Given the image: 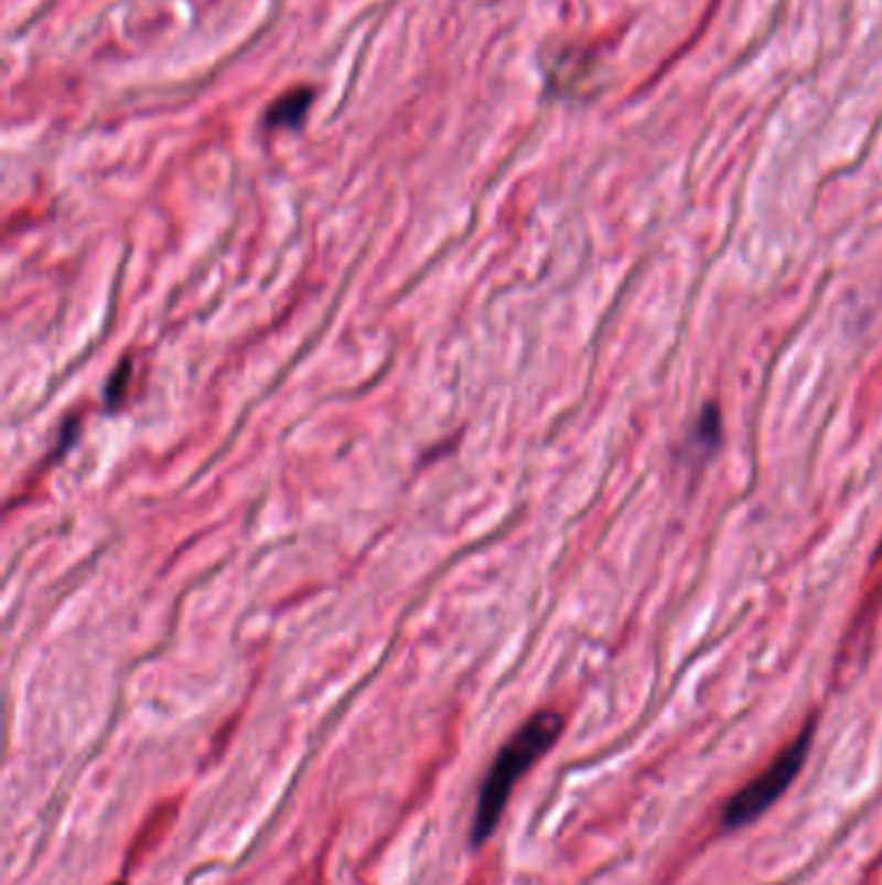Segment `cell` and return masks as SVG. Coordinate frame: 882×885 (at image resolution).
<instances>
[{
	"label": "cell",
	"mask_w": 882,
	"mask_h": 885,
	"mask_svg": "<svg viewBox=\"0 0 882 885\" xmlns=\"http://www.w3.org/2000/svg\"><path fill=\"white\" fill-rule=\"evenodd\" d=\"M880 554H882V544H880Z\"/></svg>",
	"instance_id": "obj_6"
},
{
	"label": "cell",
	"mask_w": 882,
	"mask_h": 885,
	"mask_svg": "<svg viewBox=\"0 0 882 885\" xmlns=\"http://www.w3.org/2000/svg\"><path fill=\"white\" fill-rule=\"evenodd\" d=\"M562 731L564 717L557 710H541L534 717H528L510 735V740L499 748L487 777H484L480 798H476L474 819H471L469 844L474 850H480L495 834L515 785L534 769V764L541 761L555 748Z\"/></svg>",
	"instance_id": "obj_1"
},
{
	"label": "cell",
	"mask_w": 882,
	"mask_h": 885,
	"mask_svg": "<svg viewBox=\"0 0 882 885\" xmlns=\"http://www.w3.org/2000/svg\"><path fill=\"white\" fill-rule=\"evenodd\" d=\"M311 99H313V92L305 86L282 94L280 99L267 109L265 125L272 127V130H290V127H301V122L311 109Z\"/></svg>",
	"instance_id": "obj_3"
},
{
	"label": "cell",
	"mask_w": 882,
	"mask_h": 885,
	"mask_svg": "<svg viewBox=\"0 0 882 885\" xmlns=\"http://www.w3.org/2000/svg\"><path fill=\"white\" fill-rule=\"evenodd\" d=\"M810 740H813V725H807L759 777H753L743 790L732 795L728 806H724L722 827L743 829L745 823H751L753 819H759L761 813H766V810L774 806V800L782 798L784 790L792 785L797 771L803 769L807 751H810Z\"/></svg>",
	"instance_id": "obj_2"
},
{
	"label": "cell",
	"mask_w": 882,
	"mask_h": 885,
	"mask_svg": "<svg viewBox=\"0 0 882 885\" xmlns=\"http://www.w3.org/2000/svg\"><path fill=\"white\" fill-rule=\"evenodd\" d=\"M697 438L704 442V446H714L717 438H720V409H717L714 404H709L704 415H701L697 425Z\"/></svg>",
	"instance_id": "obj_4"
},
{
	"label": "cell",
	"mask_w": 882,
	"mask_h": 885,
	"mask_svg": "<svg viewBox=\"0 0 882 885\" xmlns=\"http://www.w3.org/2000/svg\"><path fill=\"white\" fill-rule=\"evenodd\" d=\"M115 885H127V883H125V881H119V883H115Z\"/></svg>",
	"instance_id": "obj_5"
}]
</instances>
